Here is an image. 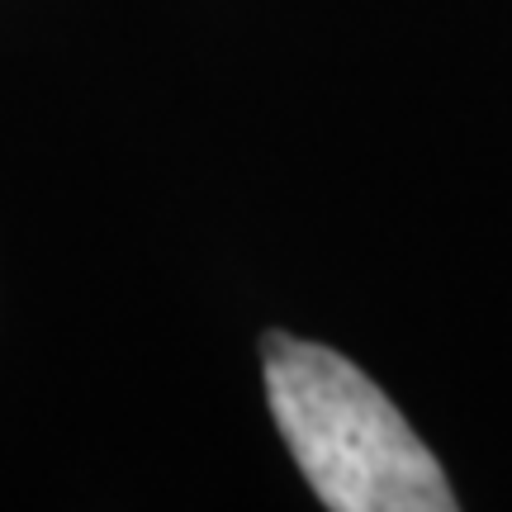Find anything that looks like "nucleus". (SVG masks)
<instances>
[{"instance_id": "1", "label": "nucleus", "mask_w": 512, "mask_h": 512, "mask_svg": "<svg viewBox=\"0 0 512 512\" xmlns=\"http://www.w3.org/2000/svg\"><path fill=\"white\" fill-rule=\"evenodd\" d=\"M261 361L275 427L332 512H456L432 451L347 356L271 332Z\"/></svg>"}]
</instances>
